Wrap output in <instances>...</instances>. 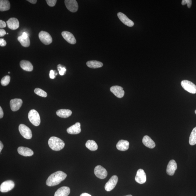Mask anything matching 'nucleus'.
Returning <instances> with one entry per match:
<instances>
[{"mask_svg": "<svg viewBox=\"0 0 196 196\" xmlns=\"http://www.w3.org/2000/svg\"><path fill=\"white\" fill-rule=\"evenodd\" d=\"M189 144L191 145L196 144V127L193 129L190 136Z\"/></svg>", "mask_w": 196, "mask_h": 196, "instance_id": "nucleus-29", "label": "nucleus"}, {"mask_svg": "<svg viewBox=\"0 0 196 196\" xmlns=\"http://www.w3.org/2000/svg\"><path fill=\"white\" fill-rule=\"evenodd\" d=\"M111 92L118 98H122L124 97L125 92L123 88L119 86H113L110 88Z\"/></svg>", "mask_w": 196, "mask_h": 196, "instance_id": "nucleus-13", "label": "nucleus"}, {"mask_svg": "<svg viewBox=\"0 0 196 196\" xmlns=\"http://www.w3.org/2000/svg\"><path fill=\"white\" fill-rule=\"evenodd\" d=\"M67 131L68 133L71 134H77L80 133L81 132L80 123L76 122L75 124L67 129Z\"/></svg>", "mask_w": 196, "mask_h": 196, "instance_id": "nucleus-18", "label": "nucleus"}, {"mask_svg": "<svg viewBox=\"0 0 196 196\" xmlns=\"http://www.w3.org/2000/svg\"><path fill=\"white\" fill-rule=\"evenodd\" d=\"M195 114H196V110L195 111Z\"/></svg>", "mask_w": 196, "mask_h": 196, "instance_id": "nucleus-44", "label": "nucleus"}, {"mask_svg": "<svg viewBox=\"0 0 196 196\" xmlns=\"http://www.w3.org/2000/svg\"><path fill=\"white\" fill-rule=\"evenodd\" d=\"M4 116L3 111L2 107H0V118H3Z\"/></svg>", "mask_w": 196, "mask_h": 196, "instance_id": "nucleus-39", "label": "nucleus"}, {"mask_svg": "<svg viewBox=\"0 0 196 196\" xmlns=\"http://www.w3.org/2000/svg\"><path fill=\"white\" fill-rule=\"evenodd\" d=\"M23 101L22 99H15L11 100L10 101V105L11 110L13 111L19 110L22 106Z\"/></svg>", "mask_w": 196, "mask_h": 196, "instance_id": "nucleus-15", "label": "nucleus"}, {"mask_svg": "<svg viewBox=\"0 0 196 196\" xmlns=\"http://www.w3.org/2000/svg\"><path fill=\"white\" fill-rule=\"evenodd\" d=\"M118 16L121 22L123 23L125 25L130 27L134 26V22L129 18L124 13L121 12L118 13Z\"/></svg>", "mask_w": 196, "mask_h": 196, "instance_id": "nucleus-16", "label": "nucleus"}, {"mask_svg": "<svg viewBox=\"0 0 196 196\" xmlns=\"http://www.w3.org/2000/svg\"><path fill=\"white\" fill-rule=\"evenodd\" d=\"M6 26V23L2 20H0V28H5Z\"/></svg>", "mask_w": 196, "mask_h": 196, "instance_id": "nucleus-37", "label": "nucleus"}, {"mask_svg": "<svg viewBox=\"0 0 196 196\" xmlns=\"http://www.w3.org/2000/svg\"><path fill=\"white\" fill-rule=\"evenodd\" d=\"M64 39L68 43L74 45L76 43V40L73 34L70 32L67 31H63L61 33Z\"/></svg>", "mask_w": 196, "mask_h": 196, "instance_id": "nucleus-17", "label": "nucleus"}, {"mask_svg": "<svg viewBox=\"0 0 196 196\" xmlns=\"http://www.w3.org/2000/svg\"><path fill=\"white\" fill-rule=\"evenodd\" d=\"M18 39L23 47H27L30 46V38L27 32H25L23 33L22 35L19 36Z\"/></svg>", "mask_w": 196, "mask_h": 196, "instance_id": "nucleus-12", "label": "nucleus"}, {"mask_svg": "<svg viewBox=\"0 0 196 196\" xmlns=\"http://www.w3.org/2000/svg\"><path fill=\"white\" fill-rule=\"evenodd\" d=\"M7 34H9L8 33H7Z\"/></svg>", "mask_w": 196, "mask_h": 196, "instance_id": "nucleus-46", "label": "nucleus"}, {"mask_svg": "<svg viewBox=\"0 0 196 196\" xmlns=\"http://www.w3.org/2000/svg\"><path fill=\"white\" fill-rule=\"evenodd\" d=\"M125 196H132L131 195H128Z\"/></svg>", "mask_w": 196, "mask_h": 196, "instance_id": "nucleus-43", "label": "nucleus"}, {"mask_svg": "<svg viewBox=\"0 0 196 196\" xmlns=\"http://www.w3.org/2000/svg\"><path fill=\"white\" fill-rule=\"evenodd\" d=\"M8 73H9V74H10V72H9Z\"/></svg>", "mask_w": 196, "mask_h": 196, "instance_id": "nucleus-45", "label": "nucleus"}, {"mask_svg": "<svg viewBox=\"0 0 196 196\" xmlns=\"http://www.w3.org/2000/svg\"><path fill=\"white\" fill-rule=\"evenodd\" d=\"M56 114L60 118H67L70 116L72 114V111L69 109H61L57 111Z\"/></svg>", "mask_w": 196, "mask_h": 196, "instance_id": "nucleus-25", "label": "nucleus"}, {"mask_svg": "<svg viewBox=\"0 0 196 196\" xmlns=\"http://www.w3.org/2000/svg\"><path fill=\"white\" fill-rule=\"evenodd\" d=\"M70 193V188L67 186H63L57 190L54 196H68Z\"/></svg>", "mask_w": 196, "mask_h": 196, "instance_id": "nucleus-21", "label": "nucleus"}, {"mask_svg": "<svg viewBox=\"0 0 196 196\" xmlns=\"http://www.w3.org/2000/svg\"><path fill=\"white\" fill-rule=\"evenodd\" d=\"M10 8V3L8 0L0 1V11H4L9 10Z\"/></svg>", "mask_w": 196, "mask_h": 196, "instance_id": "nucleus-27", "label": "nucleus"}, {"mask_svg": "<svg viewBox=\"0 0 196 196\" xmlns=\"http://www.w3.org/2000/svg\"><path fill=\"white\" fill-rule=\"evenodd\" d=\"M65 6L68 10L72 13H75L78 9V5L76 0H65Z\"/></svg>", "mask_w": 196, "mask_h": 196, "instance_id": "nucleus-10", "label": "nucleus"}, {"mask_svg": "<svg viewBox=\"0 0 196 196\" xmlns=\"http://www.w3.org/2000/svg\"><path fill=\"white\" fill-rule=\"evenodd\" d=\"M85 146L90 151H94L98 149V145L96 142L93 140H89L86 142Z\"/></svg>", "mask_w": 196, "mask_h": 196, "instance_id": "nucleus-28", "label": "nucleus"}, {"mask_svg": "<svg viewBox=\"0 0 196 196\" xmlns=\"http://www.w3.org/2000/svg\"><path fill=\"white\" fill-rule=\"evenodd\" d=\"M186 4H187L188 7L190 8L192 5V1L191 0H183L182 2V5H185Z\"/></svg>", "mask_w": 196, "mask_h": 196, "instance_id": "nucleus-33", "label": "nucleus"}, {"mask_svg": "<svg viewBox=\"0 0 196 196\" xmlns=\"http://www.w3.org/2000/svg\"><path fill=\"white\" fill-rule=\"evenodd\" d=\"M10 77L9 75L5 76L2 79L1 84L3 86H7L9 84L10 81Z\"/></svg>", "mask_w": 196, "mask_h": 196, "instance_id": "nucleus-31", "label": "nucleus"}, {"mask_svg": "<svg viewBox=\"0 0 196 196\" xmlns=\"http://www.w3.org/2000/svg\"><path fill=\"white\" fill-rule=\"evenodd\" d=\"M135 179L138 183L142 184L145 183L147 180V176L143 169H140L137 171Z\"/></svg>", "mask_w": 196, "mask_h": 196, "instance_id": "nucleus-11", "label": "nucleus"}, {"mask_svg": "<svg viewBox=\"0 0 196 196\" xmlns=\"http://www.w3.org/2000/svg\"><path fill=\"white\" fill-rule=\"evenodd\" d=\"M28 118L30 122L35 126H39L41 120L39 113L34 109H32L28 113Z\"/></svg>", "mask_w": 196, "mask_h": 196, "instance_id": "nucleus-3", "label": "nucleus"}, {"mask_svg": "<svg viewBox=\"0 0 196 196\" xmlns=\"http://www.w3.org/2000/svg\"><path fill=\"white\" fill-rule=\"evenodd\" d=\"M86 65L89 68L94 69L101 68L103 65L102 63L96 60L88 61L86 63Z\"/></svg>", "mask_w": 196, "mask_h": 196, "instance_id": "nucleus-26", "label": "nucleus"}, {"mask_svg": "<svg viewBox=\"0 0 196 196\" xmlns=\"http://www.w3.org/2000/svg\"><path fill=\"white\" fill-rule=\"evenodd\" d=\"M3 147V145L1 141L0 142V152H1Z\"/></svg>", "mask_w": 196, "mask_h": 196, "instance_id": "nucleus-41", "label": "nucleus"}, {"mask_svg": "<svg viewBox=\"0 0 196 196\" xmlns=\"http://www.w3.org/2000/svg\"><path fill=\"white\" fill-rule=\"evenodd\" d=\"M129 143L127 141L124 140H121L117 144L116 147L118 150L125 151L128 150L129 147Z\"/></svg>", "mask_w": 196, "mask_h": 196, "instance_id": "nucleus-22", "label": "nucleus"}, {"mask_svg": "<svg viewBox=\"0 0 196 196\" xmlns=\"http://www.w3.org/2000/svg\"><path fill=\"white\" fill-rule=\"evenodd\" d=\"M15 183L12 180H8L3 182L0 186V191L2 193H7L14 187Z\"/></svg>", "mask_w": 196, "mask_h": 196, "instance_id": "nucleus-7", "label": "nucleus"}, {"mask_svg": "<svg viewBox=\"0 0 196 196\" xmlns=\"http://www.w3.org/2000/svg\"><path fill=\"white\" fill-rule=\"evenodd\" d=\"M19 130L23 137L27 139L32 138V132L30 129L24 124H21L19 126Z\"/></svg>", "mask_w": 196, "mask_h": 196, "instance_id": "nucleus-5", "label": "nucleus"}, {"mask_svg": "<svg viewBox=\"0 0 196 196\" xmlns=\"http://www.w3.org/2000/svg\"><path fill=\"white\" fill-rule=\"evenodd\" d=\"M48 143L49 147L54 151H60L64 148L65 146V143L63 140L54 136L49 138Z\"/></svg>", "mask_w": 196, "mask_h": 196, "instance_id": "nucleus-2", "label": "nucleus"}, {"mask_svg": "<svg viewBox=\"0 0 196 196\" xmlns=\"http://www.w3.org/2000/svg\"><path fill=\"white\" fill-rule=\"evenodd\" d=\"M39 37L42 43L45 45H49L52 43V38L50 34L47 32L41 31L40 32Z\"/></svg>", "mask_w": 196, "mask_h": 196, "instance_id": "nucleus-6", "label": "nucleus"}, {"mask_svg": "<svg viewBox=\"0 0 196 196\" xmlns=\"http://www.w3.org/2000/svg\"><path fill=\"white\" fill-rule=\"evenodd\" d=\"M67 175L62 171H59L51 175L48 178L46 184L49 186L58 185L66 178Z\"/></svg>", "mask_w": 196, "mask_h": 196, "instance_id": "nucleus-1", "label": "nucleus"}, {"mask_svg": "<svg viewBox=\"0 0 196 196\" xmlns=\"http://www.w3.org/2000/svg\"><path fill=\"white\" fill-rule=\"evenodd\" d=\"M20 65L21 68L26 71L31 72L33 70V66L29 61L22 60L20 63Z\"/></svg>", "mask_w": 196, "mask_h": 196, "instance_id": "nucleus-24", "label": "nucleus"}, {"mask_svg": "<svg viewBox=\"0 0 196 196\" xmlns=\"http://www.w3.org/2000/svg\"><path fill=\"white\" fill-rule=\"evenodd\" d=\"M27 1L29 2L32 4H35L37 2V1H36V0H28V1Z\"/></svg>", "mask_w": 196, "mask_h": 196, "instance_id": "nucleus-40", "label": "nucleus"}, {"mask_svg": "<svg viewBox=\"0 0 196 196\" xmlns=\"http://www.w3.org/2000/svg\"><path fill=\"white\" fill-rule=\"evenodd\" d=\"M94 173L97 178L101 179H104L107 177V170L100 165H98L95 167Z\"/></svg>", "mask_w": 196, "mask_h": 196, "instance_id": "nucleus-8", "label": "nucleus"}, {"mask_svg": "<svg viewBox=\"0 0 196 196\" xmlns=\"http://www.w3.org/2000/svg\"><path fill=\"white\" fill-rule=\"evenodd\" d=\"M143 143L144 145L149 148L153 149L155 147L154 142L148 136H144L143 139Z\"/></svg>", "mask_w": 196, "mask_h": 196, "instance_id": "nucleus-23", "label": "nucleus"}, {"mask_svg": "<svg viewBox=\"0 0 196 196\" xmlns=\"http://www.w3.org/2000/svg\"><path fill=\"white\" fill-rule=\"evenodd\" d=\"M48 5L50 7H54L57 2L56 0H46Z\"/></svg>", "mask_w": 196, "mask_h": 196, "instance_id": "nucleus-34", "label": "nucleus"}, {"mask_svg": "<svg viewBox=\"0 0 196 196\" xmlns=\"http://www.w3.org/2000/svg\"><path fill=\"white\" fill-rule=\"evenodd\" d=\"M34 92L36 95L42 97H46L47 96V94L45 91L39 88H36Z\"/></svg>", "mask_w": 196, "mask_h": 196, "instance_id": "nucleus-30", "label": "nucleus"}, {"mask_svg": "<svg viewBox=\"0 0 196 196\" xmlns=\"http://www.w3.org/2000/svg\"><path fill=\"white\" fill-rule=\"evenodd\" d=\"M177 169L176 163L173 159L171 160L169 162L166 169V172L168 175H174L175 171Z\"/></svg>", "mask_w": 196, "mask_h": 196, "instance_id": "nucleus-14", "label": "nucleus"}, {"mask_svg": "<svg viewBox=\"0 0 196 196\" xmlns=\"http://www.w3.org/2000/svg\"><path fill=\"white\" fill-rule=\"evenodd\" d=\"M7 24L8 27L12 30H16L20 27V23L18 19L12 18L7 21Z\"/></svg>", "mask_w": 196, "mask_h": 196, "instance_id": "nucleus-19", "label": "nucleus"}, {"mask_svg": "<svg viewBox=\"0 0 196 196\" xmlns=\"http://www.w3.org/2000/svg\"><path fill=\"white\" fill-rule=\"evenodd\" d=\"M80 196H92L91 195L89 194L88 193H83Z\"/></svg>", "mask_w": 196, "mask_h": 196, "instance_id": "nucleus-42", "label": "nucleus"}, {"mask_svg": "<svg viewBox=\"0 0 196 196\" xmlns=\"http://www.w3.org/2000/svg\"><path fill=\"white\" fill-rule=\"evenodd\" d=\"M6 34V32L5 30L3 29H1V30H0V37H3Z\"/></svg>", "mask_w": 196, "mask_h": 196, "instance_id": "nucleus-38", "label": "nucleus"}, {"mask_svg": "<svg viewBox=\"0 0 196 196\" xmlns=\"http://www.w3.org/2000/svg\"><path fill=\"white\" fill-rule=\"evenodd\" d=\"M18 151L19 154L25 157H30L34 154V151L29 148L21 147H19Z\"/></svg>", "mask_w": 196, "mask_h": 196, "instance_id": "nucleus-20", "label": "nucleus"}, {"mask_svg": "<svg viewBox=\"0 0 196 196\" xmlns=\"http://www.w3.org/2000/svg\"><path fill=\"white\" fill-rule=\"evenodd\" d=\"M118 181V178L116 176L111 177L110 179L106 183L105 189L107 191H110L114 189Z\"/></svg>", "mask_w": 196, "mask_h": 196, "instance_id": "nucleus-9", "label": "nucleus"}, {"mask_svg": "<svg viewBox=\"0 0 196 196\" xmlns=\"http://www.w3.org/2000/svg\"><path fill=\"white\" fill-rule=\"evenodd\" d=\"M55 71H54L53 70H51L50 71L49 77L51 79H53L55 78L56 77L55 75Z\"/></svg>", "mask_w": 196, "mask_h": 196, "instance_id": "nucleus-35", "label": "nucleus"}, {"mask_svg": "<svg viewBox=\"0 0 196 196\" xmlns=\"http://www.w3.org/2000/svg\"><path fill=\"white\" fill-rule=\"evenodd\" d=\"M57 70L59 71V74L61 76L64 75L66 71V68L64 67H63L61 64H59L57 66Z\"/></svg>", "mask_w": 196, "mask_h": 196, "instance_id": "nucleus-32", "label": "nucleus"}, {"mask_svg": "<svg viewBox=\"0 0 196 196\" xmlns=\"http://www.w3.org/2000/svg\"><path fill=\"white\" fill-rule=\"evenodd\" d=\"M7 44L6 41L3 39H0V45L2 47H4Z\"/></svg>", "mask_w": 196, "mask_h": 196, "instance_id": "nucleus-36", "label": "nucleus"}, {"mask_svg": "<svg viewBox=\"0 0 196 196\" xmlns=\"http://www.w3.org/2000/svg\"><path fill=\"white\" fill-rule=\"evenodd\" d=\"M181 85L186 91L192 94L196 93V86L191 82L187 80L182 81Z\"/></svg>", "mask_w": 196, "mask_h": 196, "instance_id": "nucleus-4", "label": "nucleus"}]
</instances>
